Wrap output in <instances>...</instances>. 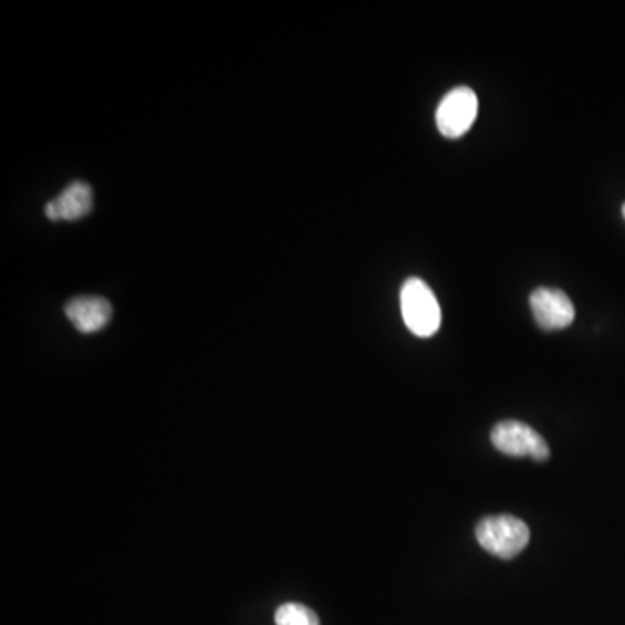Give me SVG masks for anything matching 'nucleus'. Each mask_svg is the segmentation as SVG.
<instances>
[{
  "label": "nucleus",
  "mask_w": 625,
  "mask_h": 625,
  "mask_svg": "<svg viewBox=\"0 0 625 625\" xmlns=\"http://www.w3.org/2000/svg\"><path fill=\"white\" fill-rule=\"evenodd\" d=\"M405 325L417 337H431L441 325V308L428 283L408 279L399 292Z\"/></svg>",
  "instance_id": "nucleus-1"
},
{
  "label": "nucleus",
  "mask_w": 625,
  "mask_h": 625,
  "mask_svg": "<svg viewBox=\"0 0 625 625\" xmlns=\"http://www.w3.org/2000/svg\"><path fill=\"white\" fill-rule=\"evenodd\" d=\"M93 210V188L87 183L75 181L66 186L56 198L45 204V216L51 221H77Z\"/></svg>",
  "instance_id": "nucleus-6"
},
{
  "label": "nucleus",
  "mask_w": 625,
  "mask_h": 625,
  "mask_svg": "<svg viewBox=\"0 0 625 625\" xmlns=\"http://www.w3.org/2000/svg\"><path fill=\"white\" fill-rule=\"evenodd\" d=\"M533 319L544 331H561L572 325L575 308L565 292L541 287L530 295Z\"/></svg>",
  "instance_id": "nucleus-5"
},
{
  "label": "nucleus",
  "mask_w": 625,
  "mask_h": 625,
  "mask_svg": "<svg viewBox=\"0 0 625 625\" xmlns=\"http://www.w3.org/2000/svg\"><path fill=\"white\" fill-rule=\"evenodd\" d=\"M477 539L487 553L500 560H512L529 545L530 530L520 518L500 514L485 518L478 523Z\"/></svg>",
  "instance_id": "nucleus-2"
},
{
  "label": "nucleus",
  "mask_w": 625,
  "mask_h": 625,
  "mask_svg": "<svg viewBox=\"0 0 625 625\" xmlns=\"http://www.w3.org/2000/svg\"><path fill=\"white\" fill-rule=\"evenodd\" d=\"M492 444L499 452L509 457H530L537 462H544L551 456L548 441L520 420L497 424L492 429Z\"/></svg>",
  "instance_id": "nucleus-3"
},
{
  "label": "nucleus",
  "mask_w": 625,
  "mask_h": 625,
  "mask_svg": "<svg viewBox=\"0 0 625 625\" xmlns=\"http://www.w3.org/2000/svg\"><path fill=\"white\" fill-rule=\"evenodd\" d=\"M478 115V97L469 87H456L445 94L436 110V125L445 137H460L471 129Z\"/></svg>",
  "instance_id": "nucleus-4"
},
{
  "label": "nucleus",
  "mask_w": 625,
  "mask_h": 625,
  "mask_svg": "<svg viewBox=\"0 0 625 625\" xmlns=\"http://www.w3.org/2000/svg\"><path fill=\"white\" fill-rule=\"evenodd\" d=\"M66 316L73 323V327L77 329L82 334H93V332L102 331L108 325L112 319V304L105 298H96V295H85V298H75L65 306Z\"/></svg>",
  "instance_id": "nucleus-7"
},
{
  "label": "nucleus",
  "mask_w": 625,
  "mask_h": 625,
  "mask_svg": "<svg viewBox=\"0 0 625 625\" xmlns=\"http://www.w3.org/2000/svg\"><path fill=\"white\" fill-rule=\"evenodd\" d=\"M277 625H320L319 615L299 603H285L274 614Z\"/></svg>",
  "instance_id": "nucleus-8"
},
{
  "label": "nucleus",
  "mask_w": 625,
  "mask_h": 625,
  "mask_svg": "<svg viewBox=\"0 0 625 625\" xmlns=\"http://www.w3.org/2000/svg\"><path fill=\"white\" fill-rule=\"evenodd\" d=\"M622 215H624V218H625V204H624V207H622Z\"/></svg>",
  "instance_id": "nucleus-9"
}]
</instances>
